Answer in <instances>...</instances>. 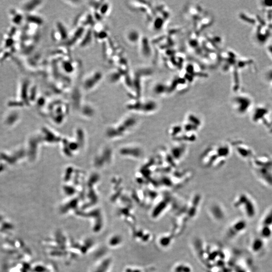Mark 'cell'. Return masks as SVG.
<instances>
[{"label":"cell","mask_w":272,"mask_h":272,"mask_svg":"<svg viewBox=\"0 0 272 272\" xmlns=\"http://www.w3.org/2000/svg\"><path fill=\"white\" fill-rule=\"evenodd\" d=\"M264 246V243L263 241L260 238L255 239L253 242L252 245V248L253 251H260V250L263 248Z\"/></svg>","instance_id":"cell-1"},{"label":"cell","mask_w":272,"mask_h":272,"mask_svg":"<svg viewBox=\"0 0 272 272\" xmlns=\"http://www.w3.org/2000/svg\"><path fill=\"white\" fill-rule=\"evenodd\" d=\"M272 225V210L269 212L263 221V226L270 227Z\"/></svg>","instance_id":"cell-2"},{"label":"cell","mask_w":272,"mask_h":272,"mask_svg":"<svg viewBox=\"0 0 272 272\" xmlns=\"http://www.w3.org/2000/svg\"><path fill=\"white\" fill-rule=\"evenodd\" d=\"M272 235V231L270 227L263 226L261 230V235L264 238H269Z\"/></svg>","instance_id":"cell-3"}]
</instances>
